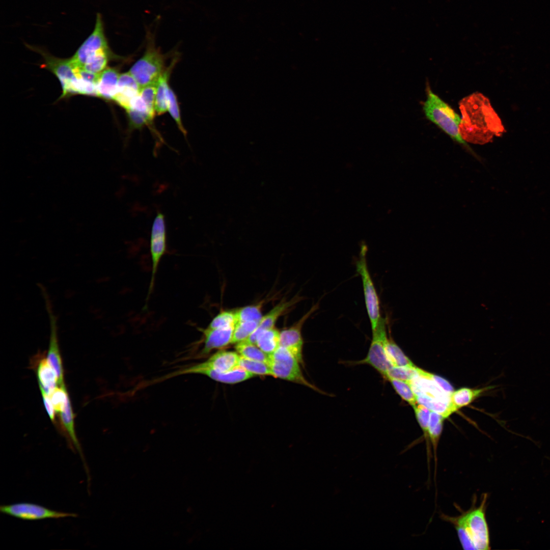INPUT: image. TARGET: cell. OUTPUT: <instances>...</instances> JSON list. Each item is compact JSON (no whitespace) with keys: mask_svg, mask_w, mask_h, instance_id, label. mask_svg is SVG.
<instances>
[{"mask_svg":"<svg viewBox=\"0 0 550 550\" xmlns=\"http://www.w3.org/2000/svg\"><path fill=\"white\" fill-rule=\"evenodd\" d=\"M461 113L460 133L466 142L484 144L500 136L505 128L489 99L482 94L474 93L459 103Z\"/></svg>","mask_w":550,"mask_h":550,"instance_id":"6da1fadb","label":"cell"},{"mask_svg":"<svg viewBox=\"0 0 550 550\" xmlns=\"http://www.w3.org/2000/svg\"><path fill=\"white\" fill-rule=\"evenodd\" d=\"M474 498L471 507L458 516L441 514L444 520L454 527L462 547L464 549L486 550L490 549V537L486 518L487 494L483 493L479 505Z\"/></svg>","mask_w":550,"mask_h":550,"instance_id":"7a4b0ae2","label":"cell"},{"mask_svg":"<svg viewBox=\"0 0 550 550\" xmlns=\"http://www.w3.org/2000/svg\"><path fill=\"white\" fill-rule=\"evenodd\" d=\"M427 99L423 110L427 118L437 125L454 141L461 145L477 159L478 155L462 138L459 131L460 116L447 103L427 86Z\"/></svg>","mask_w":550,"mask_h":550,"instance_id":"3957f363","label":"cell"},{"mask_svg":"<svg viewBox=\"0 0 550 550\" xmlns=\"http://www.w3.org/2000/svg\"><path fill=\"white\" fill-rule=\"evenodd\" d=\"M148 37L149 39L145 52L129 71L141 88L156 85L165 70L164 55L156 48L151 35Z\"/></svg>","mask_w":550,"mask_h":550,"instance_id":"277c9868","label":"cell"},{"mask_svg":"<svg viewBox=\"0 0 550 550\" xmlns=\"http://www.w3.org/2000/svg\"><path fill=\"white\" fill-rule=\"evenodd\" d=\"M268 365L273 376L306 386L316 391H320L304 377L299 367V362L286 348L280 346L269 355Z\"/></svg>","mask_w":550,"mask_h":550,"instance_id":"5b68a950","label":"cell"},{"mask_svg":"<svg viewBox=\"0 0 550 550\" xmlns=\"http://www.w3.org/2000/svg\"><path fill=\"white\" fill-rule=\"evenodd\" d=\"M388 339L387 321L381 317L377 327L372 331V339L366 356L355 364L369 365L386 379L389 371L393 366L386 350Z\"/></svg>","mask_w":550,"mask_h":550,"instance_id":"8992f818","label":"cell"},{"mask_svg":"<svg viewBox=\"0 0 550 550\" xmlns=\"http://www.w3.org/2000/svg\"><path fill=\"white\" fill-rule=\"evenodd\" d=\"M28 47L40 53L43 57L45 67L56 75L60 81L63 91L61 97L62 98L78 94V78L70 58H58L41 48L30 45H28Z\"/></svg>","mask_w":550,"mask_h":550,"instance_id":"52a82bcc","label":"cell"},{"mask_svg":"<svg viewBox=\"0 0 550 550\" xmlns=\"http://www.w3.org/2000/svg\"><path fill=\"white\" fill-rule=\"evenodd\" d=\"M367 252L366 245H362L355 266L362 280L366 308L372 331L377 327L381 315L379 299L368 267Z\"/></svg>","mask_w":550,"mask_h":550,"instance_id":"ba28073f","label":"cell"},{"mask_svg":"<svg viewBox=\"0 0 550 550\" xmlns=\"http://www.w3.org/2000/svg\"><path fill=\"white\" fill-rule=\"evenodd\" d=\"M0 511L3 514L26 520L60 519L77 516L76 513L56 511L30 503H18L2 505Z\"/></svg>","mask_w":550,"mask_h":550,"instance_id":"9c48e42d","label":"cell"},{"mask_svg":"<svg viewBox=\"0 0 550 550\" xmlns=\"http://www.w3.org/2000/svg\"><path fill=\"white\" fill-rule=\"evenodd\" d=\"M193 374L204 375L215 381L228 384L240 382L255 376L240 367L229 372H218L200 363L169 373L166 377L169 379L182 375Z\"/></svg>","mask_w":550,"mask_h":550,"instance_id":"30bf717a","label":"cell"},{"mask_svg":"<svg viewBox=\"0 0 550 550\" xmlns=\"http://www.w3.org/2000/svg\"><path fill=\"white\" fill-rule=\"evenodd\" d=\"M39 286L45 300L50 324L49 346L46 358L57 374L59 386L65 388L66 386L64 382V370L58 336L57 318L52 310V305L46 290L42 285H40Z\"/></svg>","mask_w":550,"mask_h":550,"instance_id":"8fae6325","label":"cell"},{"mask_svg":"<svg viewBox=\"0 0 550 550\" xmlns=\"http://www.w3.org/2000/svg\"><path fill=\"white\" fill-rule=\"evenodd\" d=\"M167 251V232L164 215L157 212L152 227L150 238V253L152 260L151 280L147 299L153 290L155 277L161 258Z\"/></svg>","mask_w":550,"mask_h":550,"instance_id":"7c38bea8","label":"cell"},{"mask_svg":"<svg viewBox=\"0 0 550 550\" xmlns=\"http://www.w3.org/2000/svg\"><path fill=\"white\" fill-rule=\"evenodd\" d=\"M319 304L313 305L295 324L280 332V346L287 348L296 358L299 363H303L302 347L304 341L301 328L305 322L316 310Z\"/></svg>","mask_w":550,"mask_h":550,"instance_id":"4fadbf2b","label":"cell"},{"mask_svg":"<svg viewBox=\"0 0 550 550\" xmlns=\"http://www.w3.org/2000/svg\"><path fill=\"white\" fill-rule=\"evenodd\" d=\"M234 326L223 328L208 327L200 328L203 335L204 344L200 355L208 354L213 350L221 349L231 344Z\"/></svg>","mask_w":550,"mask_h":550,"instance_id":"5bb4252c","label":"cell"},{"mask_svg":"<svg viewBox=\"0 0 550 550\" xmlns=\"http://www.w3.org/2000/svg\"><path fill=\"white\" fill-rule=\"evenodd\" d=\"M141 88L129 72L120 74L114 101L126 111L129 109L132 99L140 94Z\"/></svg>","mask_w":550,"mask_h":550,"instance_id":"9a60e30c","label":"cell"},{"mask_svg":"<svg viewBox=\"0 0 550 550\" xmlns=\"http://www.w3.org/2000/svg\"><path fill=\"white\" fill-rule=\"evenodd\" d=\"M280 332L275 327L261 331L255 330L246 341L256 344L269 355L280 346Z\"/></svg>","mask_w":550,"mask_h":550,"instance_id":"2e32d148","label":"cell"},{"mask_svg":"<svg viewBox=\"0 0 550 550\" xmlns=\"http://www.w3.org/2000/svg\"><path fill=\"white\" fill-rule=\"evenodd\" d=\"M240 355L235 351H219L202 364L218 372L230 371L239 367Z\"/></svg>","mask_w":550,"mask_h":550,"instance_id":"e0dca14e","label":"cell"},{"mask_svg":"<svg viewBox=\"0 0 550 550\" xmlns=\"http://www.w3.org/2000/svg\"><path fill=\"white\" fill-rule=\"evenodd\" d=\"M120 74L115 68L108 67L99 73L97 83L98 97L114 100L117 94Z\"/></svg>","mask_w":550,"mask_h":550,"instance_id":"ac0fdd59","label":"cell"},{"mask_svg":"<svg viewBox=\"0 0 550 550\" xmlns=\"http://www.w3.org/2000/svg\"><path fill=\"white\" fill-rule=\"evenodd\" d=\"M36 374L40 390L48 395L58 384L57 374L46 357H41L37 365Z\"/></svg>","mask_w":550,"mask_h":550,"instance_id":"d6986e66","label":"cell"},{"mask_svg":"<svg viewBox=\"0 0 550 550\" xmlns=\"http://www.w3.org/2000/svg\"><path fill=\"white\" fill-rule=\"evenodd\" d=\"M175 61L176 60H174L170 66L164 70L156 84L155 108L156 113L158 115L163 114L168 111V93L170 87L168 81Z\"/></svg>","mask_w":550,"mask_h":550,"instance_id":"ffe728a7","label":"cell"},{"mask_svg":"<svg viewBox=\"0 0 550 550\" xmlns=\"http://www.w3.org/2000/svg\"><path fill=\"white\" fill-rule=\"evenodd\" d=\"M445 418L440 414L431 411L428 425V437L431 442L434 461V479L435 482L437 464V449L438 442L442 432L443 422Z\"/></svg>","mask_w":550,"mask_h":550,"instance_id":"44dd1931","label":"cell"},{"mask_svg":"<svg viewBox=\"0 0 550 550\" xmlns=\"http://www.w3.org/2000/svg\"><path fill=\"white\" fill-rule=\"evenodd\" d=\"M418 403L423 404L432 411L438 413L445 418L455 412L451 400L432 398L425 395L417 396Z\"/></svg>","mask_w":550,"mask_h":550,"instance_id":"7402d4cb","label":"cell"},{"mask_svg":"<svg viewBox=\"0 0 550 550\" xmlns=\"http://www.w3.org/2000/svg\"><path fill=\"white\" fill-rule=\"evenodd\" d=\"M296 300L282 301L274 307L265 315H263L256 330L261 331L274 327L279 318L294 304Z\"/></svg>","mask_w":550,"mask_h":550,"instance_id":"603a6c76","label":"cell"},{"mask_svg":"<svg viewBox=\"0 0 550 550\" xmlns=\"http://www.w3.org/2000/svg\"><path fill=\"white\" fill-rule=\"evenodd\" d=\"M484 390L462 388L454 391L451 394L452 405L455 411L471 403Z\"/></svg>","mask_w":550,"mask_h":550,"instance_id":"cb8c5ba5","label":"cell"},{"mask_svg":"<svg viewBox=\"0 0 550 550\" xmlns=\"http://www.w3.org/2000/svg\"><path fill=\"white\" fill-rule=\"evenodd\" d=\"M237 352L243 358L262 362L268 364L269 355L263 352L256 344L246 341L237 343L235 346Z\"/></svg>","mask_w":550,"mask_h":550,"instance_id":"d4e9b609","label":"cell"},{"mask_svg":"<svg viewBox=\"0 0 550 550\" xmlns=\"http://www.w3.org/2000/svg\"><path fill=\"white\" fill-rule=\"evenodd\" d=\"M413 408L416 419L423 431L424 436L426 442L427 461L428 466H429L430 458L431 457L430 456L431 452L429 445L428 425L431 410L423 404L419 403L413 406Z\"/></svg>","mask_w":550,"mask_h":550,"instance_id":"484cf974","label":"cell"},{"mask_svg":"<svg viewBox=\"0 0 550 550\" xmlns=\"http://www.w3.org/2000/svg\"><path fill=\"white\" fill-rule=\"evenodd\" d=\"M388 358L393 366H412L415 365L391 338L386 346Z\"/></svg>","mask_w":550,"mask_h":550,"instance_id":"4316f807","label":"cell"},{"mask_svg":"<svg viewBox=\"0 0 550 550\" xmlns=\"http://www.w3.org/2000/svg\"><path fill=\"white\" fill-rule=\"evenodd\" d=\"M259 323L257 321L237 322L234 328L231 344H237L246 340L258 327Z\"/></svg>","mask_w":550,"mask_h":550,"instance_id":"83f0119b","label":"cell"},{"mask_svg":"<svg viewBox=\"0 0 550 550\" xmlns=\"http://www.w3.org/2000/svg\"><path fill=\"white\" fill-rule=\"evenodd\" d=\"M388 380L403 400L413 407L418 403L417 396L407 381L393 378Z\"/></svg>","mask_w":550,"mask_h":550,"instance_id":"f1b7e54d","label":"cell"},{"mask_svg":"<svg viewBox=\"0 0 550 550\" xmlns=\"http://www.w3.org/2000/svg\"><path fill=\"white\" fill-rule=\"evenodd\" d=\"M239 367L255 375H270L273 376L269 365L265 363L248 359L240 356Z\"/></svg>","mask_w":550,"mask_h":550,"instance_id":"f546056e","label":"cell"},{"mask_svg":"<svg viewBox=\"0 0 550 550\" xmlns=\"http://www.w3.org/2000/svg\"><path fill=\"white\" fill-rule=\"evenodd\" d=\"M261 305L243 307L235 311L236 323L239 322L257 321L260 322L262 317Z\"/></svg>","mask_w":550,"mask_h":550,"instance_id":"4dcf8cb0","label":"cell"},{"mask_svg":"<svg viewBox=\"0 0 550 550\" xmlns=\"http://www.w3.org/2000/svg\"><path fill=\"white\" fill-rule=\"evenodd\" d=\"M235 324V311H223L212 319L207 327L210 328H223L234 326Z\"/></svg>","mask_w":550,"mask_h":550,"instance_id":"1f68e13d","label":"cell"},{"mask_svg":"<svg viewBox=\"0 0 550 550\" xmlns=\"http://www.w3.org/2000/svg\"><path fill=\"white\" fill-rule=\"evenodd\" d=\"M56 413L63 411L69 399L66 387L57 386L48 395Z\"/></svg>","mask_w":550,"mask_h":550,"instance_id":"d6a6232c","label":"cell"},{"mask_svg":"<svg viewBox=\"0 0 550 550\" xmlns=\"http://www.w3.org/2000/svg\"><path fill=\"white\" fill-rule=\"evenodd\" d=\"M168 111L175 121L180 130L185 136L186 131L184 128L181 121L180 111L177 96L173 90L169 87L168 93Z\"/></svg>","mask_w":550,"mask_h":550,"instance_id":"836d02e7","label":"cell"},{"mask_svg":"<svg viewBox=\"0 0 550 550\" xmlns=\"http://www.w3.org/2000/svg\"><path fill=\"white\" fill-rule=\"evenodd\" d=\"M129 126L132 129H139L151 123L154 118L146 112L129 109L126 111Z\"/></svg>","mask_w":550,"mask_h":550,"instance_id":"e575fe53","label":"cell"},{"mask_svg":"<svg viewBox=\"0 0 550 550\" xmlns=\"http://www.w3.org/2000/svg\"><path fill=\"white\" fill-rule=\"evenodd\" d=\"M418 375L417 367L393 366L389 371L386 379L393 378L408 381Z\"/></svg>","mask_w":550,"mask_h":550,"instance_id":"d590c367","label":"cell"},{"mask_svg":"<svg viewBox=\"0 0 550 550\" xmlns=\"http://www.w3.org/2000/svg\"><path fill=\"white\" fill-rule=\"evenodd\" d=\"M156 91V85H150L141 88L140 92V95L145 102L150 114L153 118L156 113L155 108Z\"/></svg>","mask_w":550,"mask_h":550,"instance_id":"8d00e7d4","label":"cell"},{"mask_svg":"<svg viewBox=\"0 0 550 550\" xmlns=\"http://www.w3.org/2000/svg\"><path fill=\"white\" fill-rule=\"evenodd\" d=\"M418 375L428 378L436 383L443 390L451 395L454 391L451 384L445 379L417 367Z\"/></svg>","mask_w":550,"mask_h":550,"instance_id":"74e56055","label":"cell"},{"mask_svg":"<svg viewBox=\"0 0 550 550\" xmlns=\"http://www.w3.org/2000/svg\"><path fill=\"white\" fill-rule=\"evenodd\" d=\"M43 404L45 408V409L48 415L50 420L52 421L54 424H56V411L54 409L53 405L51 402L49 396L46 394L44 391L40 390Z\"/></svg>","mask_w":550,"mask_h":550,"instance_id":"f35d334b","label":"cell"}]
</instances>
